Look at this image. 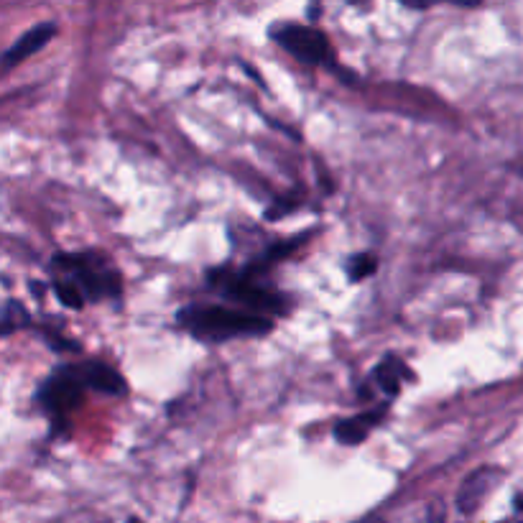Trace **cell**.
Listing matches in <instances>:
<instances>
[{"instance_id":"ba28073f","label":"cell","mask_w":523,"mask_h":523,"mask_svg":"<svg viewBox=\"0 0 523 523\" xmlns=\"http://www.w3.org/2000/svg\"><path fill=\"white\" fill-rule=\"evenodd\" d=\"M498 478H501V472L493 470V467H480V470L472 472L470 478L462 483L460 495H457V506H460V511L462 513L475 511V508L480 506V501L488 495L490 485H493Z\"/></svg>"},{"instance_id":"5b68a950","label":"cell","mask_w":523,"mask_h":523,"mask_svg":"<svg viewBox=\"0 0 523 523\" xmlns=\"http://www.w3.org/2000/svg\"><path fill=\"white\" fill-rule=\"evenodd\" d=\"M59 268L74 271V284L80 286L85 299H105V296L120 294V279L113 271H97L87 266L82 256H57L54 258Z\"/></svg>"},{"instance_id":"3957f363","label":"cell","mask_w":523,"mask_h":523,"mask_svg":"<svg viewBox=\"0 0 523 523\" xmlns=\"http://www.w3.org/2000/svg\"><path fill=\"white\" fill-rule=\"evenodd\" d=\"M39 401L57 421H62L64 416L77 409V406H82V401H85V383L77 376V368L67 365V368L57 370V373L41 386Z\"/></svg>"},{"instance_id":"7a4b0ae2","label":"cell","mask_w":523,"mask_h":523,"mask_svg":"<svg viewBox=\"0 0 523 523\" xmlns=\"http://www.w3.org/2000/svg\"><path fill=\"white\" fill-rule=\"evenodd\" d=\"M273 39L281 49L296 57L304 64H330L332 46L330 39L312 26H299V23H284L281 29H273Z\"/></svg>"},{"instance_id":"9c48e42d","label":"cell","mask_w":523,"mask_h":523,"mask_svg":"<svg viewBox=\"0 0 523 523\" xmlns=\"http://www.w3.org/2000/svg\"><path fill=\"white\" fill-rule=\"evenodd\" d=\"M381 419H383V411H368V414H358L353 416V419L340 421V424L335 427V439L337 442L347 444V447H355V444L368 439L370 429L376 427Z\"/></svg>"},{"instance_id":"8992f818","label":"cell","mask_w":523,"mask_h":523,"mask_svg":"<svg viewBox=\"0 0 523 523\" xmlns=\"http://www.w3.org/2000/svg\"><path fill=\"white\" fill-rule=\"evenodd\" d=\"M54 34H57V23L54 21H44L39 23V26H34L31 31H26L8 52H3V57H0V69L16 67L23 59H29L31 54L41 52V49L54 39Z\"/></svg>"},{"instance_id":"8fae6325","label":"cell","mask_w":523,"mask_h":523,"mask_svg":"<svg viewBox=\"0 0 523 523\" xmlns=\"http://www.w3.org/2000/svg\"><path fill=\"white\" fill-rule=\"evenodd\" d=\"M378 268V258L373 253H358L347 261V276L350 281H363L368 276H373Z\"/></svg>"},{"instance_id":"52a82bcc","label":"cell","mask_w":523,"mask_h":523,"mask_svg":"<svg viewBox=\"0 0 523 523\" xmlns=\"http://www.w3.org/2000/svg\"><path fill=\"white\" fill-rule=\"evenodd\" d=\"M77 376L87 388H95V391L108 393V396H123L128 391L126 378L105 363L82 365V368H77Z\"/></svg>"},{"instance_id":"6da1fadb","label":"cell","mask_w":523,"mask_h":523,"mask_svg":"<svg viewBox=\"0 0 523 523\" xmlns=\"http://www.w3.org/2000/svg\"><path fill=\"white\" fill-rule=\"evenodd\" d=\"M179 322L192 335L210 342L235 340V337H261L271 332V319L263 314L228 307H187L179 314Z\"/></svg>"},{"instance_id":"7c38bea8","label":"cell","mask_w":523,"mask_h":523,"mask_svg":"<svg viewBox=\"0 0 523 523\" xmlns=\"http://www.w3.org/2000/svg\"><path fill=\"white\" fill-rule=\"evenodd\" d=\"M54 291H57L59 302L64 304V307L69 309H82L85 307V294L80 291V286L74 284V281H59L57 286H54Z\"/></svg>"},{"instance_id":"30bf717a","label":"cell","mask_w":523,"mask_h":523,"mask_svg":"<svg viewBox=\"0 0 523 523\" xmlns=\"http://www.w3.org/2000/svg\"><path fill=\"white\" fill-rule=\"evenodd\" d=\"M404 376H406V365L401 363V360L393 358V355L383 360V363L376 368V373H373V378L378 381L381 391L388 393V396H398V391H401V378Z\"/></svg>"},{"instance_id":"277c9868","label":"cell","mask_w":523,"mask_h":523,"mask_svg":"<svg viewBox=\"0 0 523 523\" xmlns=\"http://www.w3.org/2000/svg\"><path fill=\"white\" fill-rule=\"evenodd\" d=\"M217 286H220L230 299L240 302L243 307H251L253 314L258 312H286L284 296L276 291H268L266 286H258L245 273H225L217 271Z\"/></svg>"}]
</instances>
